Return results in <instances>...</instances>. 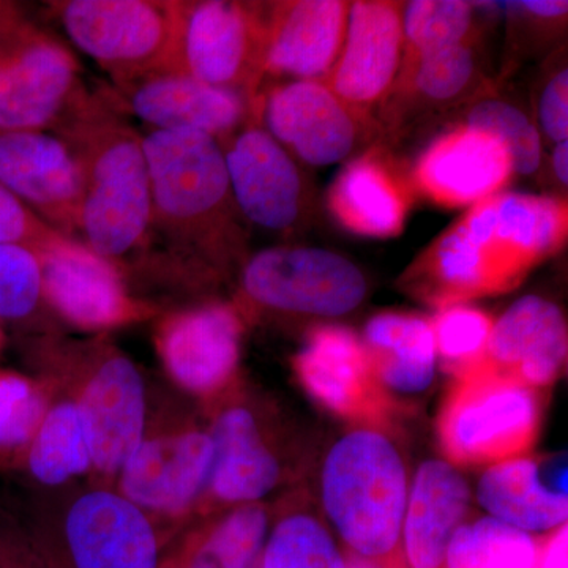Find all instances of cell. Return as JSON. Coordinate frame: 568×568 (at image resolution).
Wrapping results in <instances>:
<instances>
[{
    "instance_id": "obj_18",
    "label": "cell",
    "mask_w": 568,
    "mask_h": 568,
    "mask_svg": "<svg viewBox=\"0 0 568 568\" xmlns=\"http://www.w3.org/2000/svg\"><path fill=\"white\" fill-rule=\"evenodd\" d=\"M0 183L41 222L78 241L81 168L58 133H0Z\"/></svg>"
},
{
    "instance_id": "obj_31",
    "label": "cell",
    "mask_w": 568,
    "mask_h": 568,
    "mask_svg": "<svg viewBox=\"0 0 568 568\" xmlns=\"http://www.w3.org/2000/svg\"><path fill=\"white\" fill-rule=\"evenodd\" d=\"M540 551L541 545L525 530L478 518L455 530L444 568H537Z\"/></svg>"
},
{
    "instance_id": "obj_21",
    "label": "cell",
    "mask_w": 568,
    "mask_h": 568,
    "mask_svg": "<svg viewBox=\"0 0 568 568\" xmlns=\"http://www.w3.org/2000/svg\"><path fill=\"white\" fill-rule=\"evenodd\" d=\"M515 174L503 142L473 126L437 136L418 156L413 182L426 200L443 207H473L503 192Z\"/></svg>"
},
{
    "instance_id": "obj_28",
    "label": "cell",
    "mask_w": 568,
    "mask_h": 568,
    "mask_svg": "<svg viewBox=\"0 0 568 568\" xmlns=\"http://www.w3.org/2000/svg\"><path fill=\"white\" fill-rule=\"evenodd\" d=\"M547 474L525 457L488 466L478 480V504L491 518L525 532H555L567 523V484H549Z\"/></svg>"
},
{
    "instance_id": "obj_16",
    "label": "cell",
    "mask_w": 568,
    "mask_h": 568,
    "mask_svg": "<svg viewBox=\"0 0 568 568\" xmlns=\"http://www.w3.org/2000/svg\"><path fill=\"white\" fill-rule=\"evenodd\" d=\"M257 115L294 159L312 166L349 159L369 133V118L317 80L286 82L261 93Z\"/></svg>"
},
{
    "instance_id": "obj_40",
    "label": "cell",
    "mask_w": 568,
    "mask_h": 568,
    "mask_svg": "<svg viewBox=\"0 0 568 568\" xmlns=\"http://www.w3.org/2000/svg\"><path fill=\"white\" fill-rule=\"evenodd\" d=\"M541 130L549 140L567 141L568 136V71H558L541 92L538 103Z\"/></svg>"
},
{
    "instance_id": "obj_9",
    "label": "cell",
    "mask_w": 568,
    "mask_h": 568,
    "mask_svg": "<svg viewBox=\"0 0 568 568\" xmlns=\"http://www.w3.org/2000/svg\"><path fill=\"white\" fill-rule=\"evenodd\" d=\"M77 55L22 14L0 31V133L55 132L89 97Z\"/></svg>"
},
{
    "instance_id": "obj_26",
    "label": "cell",
    "mask_w": 568,
    "mask_h": 568,
    "mask_svg": "<svg viewBox=\"0 0 568 568\" xmlns=\"http://www.w3.org/2000/svg\"><path fill=\"white\" fill-rule=\"evenodd\" d=\"M336 222L364 237L402 233L410 209L409 189L379 152H366L339 171L327 194Z\"/></svg>"
},
{
    "instance_id": "obj_27",
    "label": "cell",
    "mask_w": 568,
    "mask_h": 568,
    "mask_svg": "<svg viewBox=\"0 0 568 568\" xmlns=\"http://www.w3.org/2000/svg\"><path fill=\"white\" fill-rule=\"evenodd\" d=\"M271 518L263 503L181 529L162 551L160 568H261Z\"/></svg>"
},
{
    "instance_id": "obj_13",
    "label": "cell",
    "mask_w": 568,
    "mask_h": 568,
    "mask_svg": "<svg viewBox=\"0 0 568 568\" xmlns=\"http://www.w3.org/2000/svg\"><path fill=\"white\" fill-rule=\"evenodd\" d=\"M36 252L48 310L71 327L102 335L159 316L156 304L132 293L119 265L77 239L63 235Z\"/></svg>"
},
{
    "instance_id": "obj_3",
    "label": "cell",
    "mask_w": 568,
    "mask_h": 568,
    "mask_svg": "<svg viewBox=\"0 0 568 568\" xmlns=\"http://www.w3.org/2000/svg\"><path fill=\"white\" fill-rule=\"evenodd\" d=\"M54 133L81 168L78 241L126 276L152 245L151 175L142 133L103 91L89 93Z\"/></svg>"
},
{
    "instance_id": "obj_33",
    "label": "cell",
    "mask_w": 568,
    "mask_h": 568,
    "mask_svg": "<svg viewBox=\"0 0 568 568\" xmlns=\"http://www.w3.org/2000/svg\"><path fill=\"white\" fill-rule=\"evenodd\" d=\"M261 568H347V558L320 518L290 511L268 530Z\"/></svg>"
},
{
    "instance_id": "obj_45",
    "label": "cell",
    "mask_w": 568,
    "mask_h": 568,
    "mask_svg": "<svg viewBox=\"0 0 568 568\" xmlns=\"http://www.w3.org/2000/svg\"><path fill=\"white\" fill-rule=\"evenodd\" d=\"M22 10L17 3L13 2H0V31L10 26L11 22L17 21L18 18L22 17Z\"/></svg>"
},
{
    "instance_id": "obj_46",
    "label": "cell",
    "mask_w": 568,
    "mask_h": 568,
    "mask_svg": "<svg viewBox=\"0 0 568 568\" xmlns=\"http://www.w3.org/2000/svg\"><path fill=\"white\" fill-rule=\"evenodd\" d=\"M346 558L347 568H402L383 566V564L372 562V560L358 558V556L349 555V552H347Z\"/></svg>"
},
{
    "instance_id": "obj_44",
    "label": "cell",
    "mask_w": 568,
    "mask_h": 568,
    "mask_svg": "<svg viewBox=\"0 0 568 568\" xmlns=\"http://www.w3.org/2000/svg\"><path fill=\"white\" fill-rule=\"evenodd\" d=\"M552 168H555L556 178L567 185L568 183V144L567 141L556 144L555 152H552Z\"/></svg>"
},
{
    "instance_id": "obj_36",
    "label": "cell",
    "mask_w": 568,
    "mask_h": 568,
    "mask_svg": "<svg viewBox=\"0 0 568 568\" xmlns=\"http://www.w3.org/2000/svg\"><path fill=\"white\" fill-rule=\"evenodd\" d=\"M436 354L455 377L484 364L493 321L487 313L466 305L440 308L432 321Z\"/></svg>"
},
{
    "instance_id": "obj_20",
    "label": "cell",
    "mask_w": 568,
    "mask_h": 568,
    "mask_svg": "<svg viewBox=\"0 0 568 568\" xmlns=\"http://www.w3.org/2000/svg\"><path fill=\"white\" fill-rule=\"evenodd\" d=\"M294 372L306 394L335 416L369 426L386 418L390 396L377 381L364 342L349 328H313L295 355Z\"/></svg>"
},
{
    "instance_id": "obj_22",
    "label": "cell",
    "mask_w": 568,
    "mask_h": 568,
    "mask_svg": "<svg viewBox=\"0 0 568 568\" xmlns=\"http://www.w3.org/2000/svg\"><path fill=\"white\" fill-rule=\"evenodd\" d=\"M349 7L342 0L272 2L264 78L323 81L342 51Z\"/></svg>"
},
{
    "instance_id": "obj_24",
    "label": "cell",
    "mask_w": 568,
    "mask_h": 568,
    "mask_svg": "<svg viewBox=\"0 0 568 568\" xmlns=\"http://www.w3.org/2000/svg\"><path fill=\"white\" fill-rule=\"evenodd\" d=\"M567 323L547 298H519L493 323L484 364L530 388L555 383L567 361Z\"/></svg>"
},
{
    "instance_id": "obj_38",
    "label": "cell",
    "mask_w": 568,
    "mask_h": 568,
    "mask_svg": "<svg viewBox=\"0 0 568 568\" xmlns=\"http://www.w3.org/2000/svg\"><path fill=\"white\" fill-rule=\"evenodd\" d=\"M467 126L481 130L503 142L515 173H536L541 162V140L537 126L515 104L487 99L467 112Z\"/></svg>"
},
{
    "instance_id": "obj_12",
    "label": "cell",
    "mask_w": 568,
    "mask_h": 568,
    "mask_svg": "<svg viewBox=\"0 0 568 568\" xmlns=\"http://www.w3.org/2000/svg\"><path fill=\"white\" fill-rule=\"evenodd\" d=\"M271 3L194 0L183 6L178 70L257 102Z\"/></svg>"
},
{
    "instance_id": "obj_4",
    "label": "cell",
    "mask_w": 568,
    "mask_h": 568,
    "mask_svg": "<svg viewBox=\"0 0 568 568\" xmlns=\"http://www.w3.org/2000/svg\"><path fill=\"white\" fill-rule=\"evenodd\" d=\"M409 477L398 447L377 426L351 429L328 450L321 473L325 515L349 555L402 567Z\"/></svg>"
},
{
    "instance_id": "obj_32",
    "label": "cell",
    "mask_w": 568,
    "mask_h": 568,
    "mask_svg": "<svg viewBox=\"0 0 568 568\" xmlns=\"http://www.w3.org/2000/svg\"><path fill=\"white\" fill-rule=\"evenodd\" d=\"M51 405L44 379L0 369V467H22L37 429Z\"/></svg>"
},
{
    "instance_id": "obj_1",
    "label": "cell",
    "mask_w": 568,
    "mask_h": 568,
    "mask_svg": "<svg viewBox=\"0 0 568 568\" xmlns=\"http://www.w3.org/2000/svg\"><path fill=\"white\" fill-rule=\"evenodd\" d=\"M567 230L566 201L497 193L436 239L407 272V286L439 308L506 293L558 252Z\"/></svg>"
},
{
    "instance_id": "obj_23",
    "label": "cell",
    "mask_w": 568,
    "mask_h": 568,
    "mask_svg": "<svg viewBox=\"0 0 568 568\" xmlns=\"http://www.w3.org/2000/svg\"><path fill=\"white\" fill-rule=\"evenodd\" d=\"M213 443L211 480L204 500L237 507L261 503L283 477L260 418L250 407H223L209 426Z\"/></svg>"
},
{
    "instance_id": "obj_25",
    "label": "cell",
    "mask_w": 568,
    "mask_h": 568,
    "mask_svg": "<svg viewBox=\"0 0 568 568\" xmlns=\"http://www.w3.org/2000/svg\"><path fill=\"white\" fill-rule=\"evenodd\" d=\"M469 506V485L457 466L444 459L422 463L409 487L403 519V568H444L448 544Z\"/></svg>"
},
{
    "instance_id": "obj_2",
    "label": "cell",
    "mask_w": 568,
    "mask_h": 568,
    "mask_svg": "<svg viewBox=\"0 0 568 568\" xmlns=\"http://www.w3.org/2000/svg\"><path fill=\"white\" fill-rule=\"evenodd\" d=\"M151 175L152 245L136 267L181 275L230 267L245 248L222 142L193 130L142 134ZM151 250V248H149Z\"/></svg>"
},
{
    "instance_id": "obj_17",
    "label": "cell",
    "mask_w": 568,
    "mask_h": 568,
    "mask_svg": "<svg viewBox=\"0 0 568 568\" xmlns=\"http://www.w3.org/2000/svg\"><path fill=\"white\" fill-rule=\"evenodd\" d=\"M227 179L242 219L272 233H290L304 219L306 186L297 162L252 121L222 142Z\"/></svg>"
},
{
    "instance_id": "obj_47",
    "label": "cell",
    "mask_w": 568,
    "mask_h": 568,
    "mask_svg": "<svg viewBox=\"0 0 568 568\" xmlns=\"http://www.w3.org/2000/svg\"><path fill=\"white\" fill-rule=\"evenodd\" d=\"M3 345H6V334H3L2 325H0V353H2Z\"/></svg>"
},
{
    "instance_id": "obj_39",
    "label": "cell",
    "mask_w": 568,
    "mask_h": 568,
    "mask_svg": "<svg viewBox=\"0 0 568 568\" xmlns=\"http://www.w3.org/2000/svg\"><path fill=\"white\" fill-rule=\"evenodd\" d=\"M63 237L0 183V245L18 244L40 250Z\"/></svg>"
},
{
    "instance_id": "obj_5",
    "label": "cell",
    "mask_w": 568,
    "mask_h": 568,
    "mask_svg": "<svg viewBox=\"0 0 568 568\" xmlns=\"http://www.w3.org/2000/svg\"><path fill=\"white\" fill-rule=\"evenodd\" d=\"M28 349L48 375L69 377L78 386L71 398L88 429L92 474L112 484L148 428V388L140 368L104 338L70 342L41 335Z\"/></svg>"
},
{
    "instance_id": "obj_30",
    "label": "cell",
    "mask_w": 568,
    "mask_h": 568,
    "mask_svg": "<svg viewBox=\"0 0 568 568\" xmlns=\"http://www.w3.org/2000/svg\"><path fill=\"white\" fill-rule=\"evenodd\" d=\"M22 467L37 484L48 488L63 487L74 478L92 473L88 429L80 407L71 396L51 402Z\"/></svg>"
},
{
    "instance_id": "obj_37",
    "label": "cell",
    "mask_w": 568,
    "mask_h": 568,
    "mask_svg": "<svg viewBox=\"0 0 568 568\" xmlns=\"http://www.w3.org/2000/svg\"><path fill=\"white\" fill-rule=\"evenodd\" d=\"M44 312L50 310L39 254L26 245H0V325H29Z\"/></svg>"
},
{
    "instance_id": "obj_11",
    "label": "cell",
    "mask_w": 568,
    "mask_h": 568,
    "mask_svg": "<svg viewBox=\"0 0 568 568\" xmlns=\"http://www.w3.org/2000/svg\"><path fill=\"white\" fill-rule=\"evenodd\" d=\"M366 290L357 265L315 246L261 250L241 272V298L246 305L287 315L345 316L365 301Z\"/></svg>"
},
{
    "instance_id": "obj_19",
    "label": "cell",
    "mask_w": 568,
    "mask_h": 568,
    "mask_svg": "<svg viewBox=\"0 0 568 568\" xmlns=\"http://www.w3.org/2000/svg\"><path fill=\"white\" fill-rule=\"evenodd\" d=\"M403 3L351 2L345 41L323 82L354 111H369L394 92L403 69Z\"/></svg>"
},
{
    "instance_id": "obj_29",
    "label": "cell",
    "mask_w": 568,
    "mask_h": 568,
    "mask_svg": "<svg viewBox=\"0 0 568 568\" xmlns=\"http://www.w3.org/2000/svg\"><path fill=\"white\" fill-rule=\"evenodd\" d=\"M364 346L386 394H424L435 383L432 321L409 313H381L365 327Z\"/></svg>"
},
{
    "instance_id": "obj_42",
    "label": "cell",
    "mask_w": 568,
    "mask_h": 568,
    "mask_svg": "<svg viewBox=\"0 0 568 568\" xmlns=\"http://www.w3.org/2000/svg\"><path fill=\"white\" fill-rule=\"evenodd\" d=\"M567 526H562L541 545L537 568H567Z\"/></svg>"
},
{
    "instance_id": "obj_6",
    "label": "cell",
    "mask_w": 568,
    "mask_h": 568,
    "mask_svg": "<svg viewBox=\"0 0 568 568\" xmlns=\"http://www.w3.org/2000/svg\"><path fill=\"white\" fill-rule=\"evenodd\" d=\"M21 528L47 568H160L162 562L155 523L110 485L78 493L61 517Z\"/></svg>"
},
{
    "instance_id": "obj_15",
    "label": "cell",
    "mask_w": 568,
    "mask_h": 568,
    "mask_svg": "<svg viewBox=\"0 0 568 568\" xmlns=\"http://www.w3.org/2000/svg\"><path fill=\"white\" fill-rule=\"evenodd\" d=\"M102 91L125 118L133 115L159 132L193 130L223 142L246 123L260 121L257 102L204 84L182 70L152 71Z\"/></svg>"
},
{
    "instance_id": "obj_8",
    "label": "cell",
    "mask_w": 568,
    "mask_h": 568,
    "mask_svg": "<svg viewBox=\"0 0 568 568\" xmlns=\"http://www.w3.org/2000/svg\"><path fill=\"white\" fill-rule=\"evenodd\" d=\"M538 426L534 388L481 364L455 377L437 417V437L452 465L491 466L525 457Z\"/></svg>"
},
{
    "instance_id": "obj_43",
    "label": "cell",
    "mask_w": 568,
    "mask_h": 568,
    "mask_svg": "<svg viewBox=\"0 0 568 568\" xmlns=\"http://www.w3.org/2000/svg\"><path fill=\"white\" fill-rule=\"evenodd\" d=\"M499 6L508 10L526 11L540 20H559L566 17L568 11V3L560 0H521V2H506Z\"/></svg>"
},
{
    "instance_id": "obj_14",
    "label": "cell",
    "mask_w": 568,
    "mask_h": 568,
    "mask_svg": "<svg viewBox=\"0 0 568 568\" xmlns=\"http://www.w3.org/2000/svg\"><path fill=\"white\" fill-rule=\"evenodd\" d=\"M244 313L226 302L173 310L159 317L155 349L175 386L213 399L233 386L241 362Z\"/></svg>"
},
{
    "instance_id": "obj_41",
    "label": "cell",
    "mask_w": 568,
    "mask_h": 568,
    "mask_svg": "<svg viewBox=\"0 0 568 568\" xmlns=\"http://www.w3.org/2000/svg\"><path fill=\"white\" fill-rule=\"evenodd\" d=\"M0 568H47L20 523L9 518H0Z\"/></svg>"
},
{
    "instance_id": "obj_34",
    "label": "cell",
    "mask_w": 568,
    "mask_h": 568,
    "mask_svg": "<svg viewBox=\"0 0 568 568\" xmlns=\"http://www.w3.org/2000/svg\"><path fill=\"white\" fill-rule=\"evenodd\" d=\"M477 73L473 41L403 62L396 89L420 102L448 104L469 91Z\"/></svg>"
},
{
    "instance_id": "obj_7",
    "label": "cell",
    "mask_w": 568,
    "mask_h": 568,
    "mask_svg": "<svg viewBox=\"0 0 568 568\" xmlns=\"http://www.w3.org/2000/svg\"><path fill=\"white\" fill-rule=\"evenodd\" d=\"M183 0H61L50 13L111 84L178 70Z\"/></svg>"
},
{
    "instance_id": "obj_10",
    "label": "cell",
    "mask_w": 568,
    "mask_h": 568,
    "mask_svg": "<svg viewBox=\"0 0 568 568\" xmlns=\"http://www.w3.org/2000/svg\"><path fill=\"white\" fill-rule=\"evenodd\" d=\"M213 443L209 428L156 426L144 437L115 477V489L155 523L163 547L181 530L211 480Z\"/></svg>"
},
{
    "instance_id": "obj_35",
    "label": "cell",
    "mask_w": 568,
    "mask_h": 568,
    "mask_svg": "<svg viewBox=\"0 0 568 568\" xmlns=\"http://www.w3.org/2000/svg\"><path fill=\"white\" fill-rule=\"evenodd\" d=\"M473 26L474 3L462 0L406 3L403 7V62L473 41Z\"/></svg>"
}]
</instances>
